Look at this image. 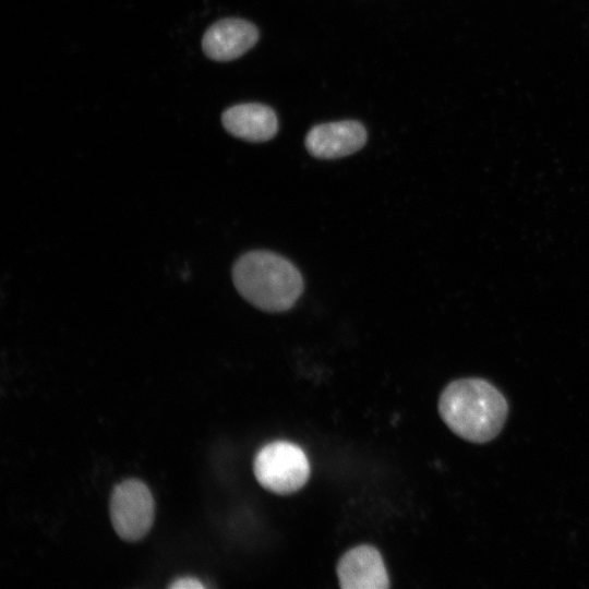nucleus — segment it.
<instances>
[{"mask_svg": "<svg viewBox=\"0 0 589 589\" xmlns=\"http://www.w3.org/2000/svg\"><path fill=\"white\" fill-rule=\"evenodd\" d=\"M366 141L364 127L354 120L323 123L313 127L306 134L308 152L322 159H334L351 155Z\"/></svg>", "mask_w": 589, "mask_h": 589, "instance_id": "nucleus-5", "label": "nucleus"}, {"mask_svg": "<svg viewBox=\"0 0 589 589\" xmlns=\"http://www.w3.org/2000/svg\"><path fill=\"white\" fill-rule=\"evenodd\" d=\"M154 515V498L144 482L128 479L115 486L110 497V518L121 539H142L149 531Z\"/></svg>", "mask_w": 589, "mask_h": 589, "instance_id": "nucleus-4", "label": "nucleus"}, {"mask_svg": "<svg viewBox=\"0 0 589 589\" xmlns=\"http://www.w3.org/2000/svg\"><path fill=\"white\" fill-rule=\"evenodd\" d=\"M259 39L257 28L241 19H224L207 28L202 48L212 60L230 61L241 57Z\"/></svg>", "mask_w": 589, "mask_h": 589, "instance_id": "nucleus-7", "label": "nucleus"}, {"mask_svg": "<svg viewBox=\"0 0 589 589\" xmlns=\"http://www.w3.org/2000/svg\"><path fill=\"white\" fill-rule=\"evenodd\" d=\"M337 576L342 589H385L389 578L377 549L369 544L347 551L337 564Z\"/></svg>", "mask_w": 589, "mask_h": 589, "instance_id": "nucleus-6", "label": "nucleus"}, {"mask_svg": "<svg viewBox=\"0 0 589 589\" xmlns=\"http://www.w3.org/2000/svg\"><path fill=\"white\" fill-rule=\"evenodd\" d=\"M169 587L173 589L204 588V586L196 578H192V577H183V578L176 579L175 581L170 584Z\"/></svg>", "mask_w": 589, "mask_h": 589, "instance_id": "nucleus-9", "label": "nucleus"}, {"mask_svg": "<svg viewBox=\"0 0 589 589\" xmlns=\"http://www.w3.org/2000/svg\"><path fill=\"white\" fill-rule=\"evenodd\" d=\"M253 470L264 489L277 494H290L308 481L310 464L300 446L287 441H276L257 452Z\"/></svg>", "mask_w": 589, "mask_h": 589, "instance_id": "nucleus-3", "label": "nucleus"}, {"mask_svg": "<svg viewBox=\"0 0 589 589\" xmlns=\"http://www.w3.org/2000/svg\"><path fill=\"white\" fill-rule=\"evenodd\" d=\"M438 412L456 435L482 444L492 441L503 429L508 404L490 382L468 377L453 381L443 389Z\"/></svg>", "mask_w": 589, "mask_h": 589, "instance_id": "nucleus-1", "label": "nucleus"}, {"mask_svg": "<svg viewBox=\"0 0 589 589\" xmlns=\"http://www.w3.org/2000/svg\"><path fill=\"white\" fill-rule=\"evenodd\" d=\"M221 122L231 135L249 142L268 141L278 131L275 111L256 103L239 104L226 109Z\"/></svg>", "mask_w": 589, "mask_h": 589, "instance_id": "nucleus-8", "label": "nucleus"}, {"mask_svg": "<svg viewBox=\"0 0 589 589\" xmlns=\"http://www.w3.org/2000/svg\"><path fill=\"white\" fill-rule=\"evenodd\" d=\"M232 279L245 300L268 312L289 310L303 291V279L297 267L268 251L242 255L232 268Z\"/></svg>", "mask_w": 589, "mask_h": 589, "instance_id": "nucleus-2", "label": "nucleus"}]
</instances>
